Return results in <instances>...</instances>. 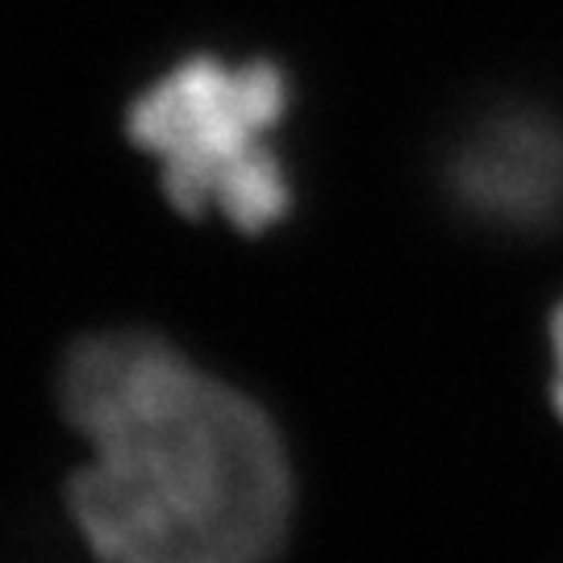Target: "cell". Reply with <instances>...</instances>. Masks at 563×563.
I'll return each instance as SVG.
<instances>
[{"label": "cell", "mask_w": 563, "mask_h": 563, "mask_svg": "<svg viewBox=\"0 0 563 563\" xmlns=\"http://www.w3.org/2000/svg\"><path fill=\"white\" fill-rule=\"evenodd\" d=\"M59 409L88 463L67 509L101 563H276L297 484L280 426L159 330L84 334Z\"/></svg>", "instance_id": "1"}, {"label": "cell", "mask_w": 563, "mask_h": 563, "mask_svg": "<svg viewBox=\"0 0 563 563\" xmlns=\"http://www.w3.org/2000/svg\"><path fill=\"white\" fill-rule=\"evenodd\" d=\"M446 192L484 230L547 234L563 225V121L543 109H497L446 155Z\"/></svg>", "instance_id": "3"}, {"label": "cell", "mask_w": 563, "mask_h": 563, "mask_svg": "<svg viewBox=\"0 0 563 563\" xmlns=\"http://www.w3.org/2000/svg\"><path fill=\"white\" fill-rule=\"evenodd\" d=\"M551 360H555V380H551V397L563 418V301L551 313Z\"/></svg>", "instance_id": "4"}, {"label": "cell", "mask_w": 563, "mask_h": 563, "mask_svg": "<svg viewBox=\"0 0 563 563\" xmlns=\"http://www.w3.org/2000/svg\"><path fill=\"white\" fill-rule=\"evenodd\" d=\"M288 109L276 63L184 59L130 104L134 146L159 159L163 192L188 218L218 213L242 234L288 218L292 184L272 146Z\"/></svg>", "instance_id": "2"}]
</instances>
